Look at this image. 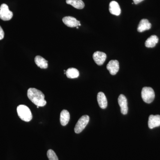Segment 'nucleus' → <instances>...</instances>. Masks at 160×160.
Here are the masks:
<instances>
[{"instance_id":"4","label":"nucleus","mask_w":160,"mask_h":160,"mask_svg":"<svg viewBox=\"0 0 160 160\" xmlns=\"http://www.w3.org/2000/svg\"><path fill=\"white\" fill-rule=\"evenodd\" d=\"M89 116L86 115L80 118L76 125L75 126L74 131L75 133H80L86 128L89 123Z\"/></svg>"},{"instance_id":"7","label":"nucleus","mask_w":160,"mask_h":160,"mask_svg":"<svg viewBox=\"0 0 160 160\" xmlns=\"http://www.w3.org/2000/svg\"><path fill=\"white\" fill-rule=\"evenodd\" d=\"M95 62L98 66H102L106 61L107 56L106 53L100 51H96L92 56Z\"/></svg>"},{"instance_id":"19","label":"nucleus","mask_w":160,"mask_h":160,"mask_svg":"<svg viewBox=\"0 0 160 160\" xmlns=\"http://www.w3.org/2000/svg\"><path fill=\"white\" fill-rule=\"evenodd\" d=\"M47 157L49 160H58L55 152L52 149H49L47 152Z\"/></svg>"},{"instance_id":"15","label":"nucleus","mask_w":160,"mask_h":160,"mask_svg":"<svg viewBox=\"0 0 160 160\" xmlns=\"http://www.w3.org/2000/svg\"><path fill=\"white\" fill-rule=\"evenodd\" d=\"M60 122L62 126H66L69 123L70 119V114L67 110L64 109L60 114Z\"/></svg>"},{"instance_id":"18","label":"nucleus","mask_w":160,"mask_h":160,"mask_svg":"<svg viewBox=\"0 0 160 160\" xmlns=\"http://www.w3.org/2000/svg\"><path fill=\"white\" fill-rule=\"evenodd\" d=\"M66 76L69 78H76L79 76V72L77 69L74 68H70L66 71Z\"/></svg>"},{"instance_id":"1","label":"nucleus","mask_w":160,"mask_h":160,"mask_svg":"<svg viewBox=\"0 0 160 160\" xmlns=\"http://www.w3.org/2000/svg\"><path fill=\"white\" fill-rule=\"evenodd\" d=\"M27 96L29 99L37 106L43 107L46 105L45 95L38 89L35 88H29L27 91Z\"/></svg>"},{"instance_id":"16","label":"nucleus","mask_w":160,"mask_h":160,"mask_svg":"<svg viewBox=\"0 0 160 160\" xmlns=\"http://www.w3.org/2000/svg\"><path fill=\"white\" fill-rule=\"evenodd\" d=\"M158 42V38L157 36L152 35L148 38L145 42V46L147 48H153Z\"/></svg>"},{"instance_id":"17","label":"nucleus","mask_w":160,"mask_h":160,"mask_svg":"<svg viewBox=\"0 0 160 160\" xmlns=\"http://www.w3.org/2000/svg\"><path fill=\"white\" fill-rule=\"evenodd\" d=\"M66 2L77 9H82L85 7V4L82 0H66Z\"/></svg>"},{"instance_id":"14","label":"nucleus","mask_w":160,"mask_h":160,"mask_svg":"<svg viewBox=\"0 0 160 160\" xmlns=\"http://www.w3.org/2000/svg\"><path fill=\"white\" fill-rule=\"evenodd\" d=\"M34 61L37 66L41 69H46L48 68V61L42 57L37 56L35 58Z\"/></svg>"},{"instance_id":"12","label":"nucleus","mask_w":160,"mask_h":160,"mask_svg":"<svg viewBox=\"0 0 160 160\" xmlns=\"http://www.w3.org/2000/svg\"><path fill=\"white\" fill-rule=\"evenodd\" d=\"M151 24L149 22L148 20L143 19L140 21L138 27V31L142 32L146 30H149L151 29Z\"/></svg>"},{"instance_id":"8","label":"nucleus","mask_w":160,"mask_h":160,"mask_svg":"<svg viewBox=\"0 0 160 160\" xmlns=\"http://www.w3.org/2000/svg\"><path fill=\"white\" fill-rule=\"evenodd\" d=\"M118 101L121 107V112L124 115L127 114L128 110V102L126 96L123 94L120 95L118 99Z\"/></svg>"},{"instance_id":"22","label":"nucleus","mask_w":160,"mask_h":160,"mask_svg":"<svg viewBox=\"0 0 160 160\" xmlns=\"http://www.w3.org/2000/svg\"><path fill=\"white\" fill-rule=\"evenodd\" d=\"M39 108V106H37V108Z\"/></svg>"},{"instance_id":"13","label":"nucleus","mask_w":160,"mask_h":160,"mask_svg":"<svg viewBox=\"0 0 160 160\" xmlns=\"http://www.w3.org/2000/svg\"><path fill=\"white\" fill-rule=\"evenodd\" d=\"M97 99L100 107L102 109H106L107 106V100L105 94L102 92H98Z\"/></svg>"},{"instance_id":"11","label":"nucleus","mask_w":160,"mask_h":160,"mask_svg":"<svg viewBox=\"0 0 160 160\" xmlns=\"http://www.w3.org/2000/svg\"><path fill=\"white\" fill-rule=\"evenodd\" d=\"M109 11L112 14L116 16L120 15L121 13V9L118 3L116 1L110 2L109 5Z\"/></svg>"},{"instance_id":"3","label":"nucleus","mask_w":160,"mask_h":160,"mask_svg":"<svg viewBox=\"0 0 160 160\" xmlns=\"http://www.w3.org/2000/svg\"><path fill=\"white\" fill-rule=\"evenodd\" d=\"M142 98L144 102L146 103H151L153 102L155 98L154 90L149 87H145L142 91Z\"/></svg>"},{"instance_id":"20","label":"nucleus","mask_w":160,"mask_h":160,"mask_svg":"<svg viewBox=\"0 0 160 160\" xmlns=\"http://www.w3.org/2000/svg\"><path fill=\"white\" fill-rule=\"evenodd\" d=\"M4 35H5L4 32L3 31L2 28L0 26V40L3 39L4 38Z\"/></svg>"},{"instance_id":"21","label":"nucleus","mask_w":160,"mask_h":160,"mask_svg":"<svg viewBox=\"0 0 160 160\" xmlns=\"http://www.w3.org/2000/svg\"><path fill=\"white\" fill-rule=\"evenodd\" d=\"M132 1H133L134 4H136V5H137V4L141 2H142V1H144V0H132Z\"/></svg>"},{"instance_id":"5","label":"nucleus","mask_w":160,"mask_h":160,"mask_svg":"<svg viewBox=\"0 0 160 160\" xmlns=\"http://www.w3.org/2000/svg\"><path fill=\"white\" fill-rule=\"evenodd\" d=\"M13 16V13L10 11L9 7L6 4H3L0 7V18L3 21H9Z\"/></svg>"},{"instance_id":"10","label":"nucleus","mask_w":160,"mask_h":160,"mask_svg":"<svg viewBox=\"0 0 160 160\" xmlns=\"http://www.w3.org/2000/svg\"><path fill=\"white\" fill-rule=\"evenodd\" d=\"M160 126V115H156L149 116L148 121V126L150 129Z\"/></svg>"},{"instance_id":"6","label":"nucleus","mask_w":160,"mask_h":160,"mask_svg":"<svg viewBox=\"0 0 160 160\" xmlns=\"http://www.w3.org/2000/svg\"><path fill=\"white\" fill-rule=\"evenodd\" d=\"M109 73L112 75H115L117 73L119 69V64L117 60H111L109 61L106 66Z\"/></svg>"},{"instance_id":"2","label":"nucleus","mask_w":160,"mask_h":160,"mask_svg":"<svg viewBox=\"0 0 160 160\" xmlns=\"http://www.w3.org/2000/svg\"><path fill=\"white\" fill-rule=\"evenodd\" d=\"M18 115L23 121L29 122L32 118V114L29 107L25 105H21L17 107Z\"/></svg>"},{"instance_id":"9","label":"nucleus","mask_w":160,"mask_h":160,"mask_svg":"<svg viewBox=\"0 0 160 160\" xmlns=\"http://www.w3.org/2000/svg\"><path fill=\"white\" fill-rule=\"evenodd\" d=\"M62 21L66 26L71 28L81 26L80 21L72 17H65L63 18Z\"/></svg>"}]
</instances>
